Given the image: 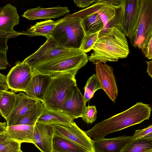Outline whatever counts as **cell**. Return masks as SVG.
<instances>
[{"label":"cell","mask_w":152,"mask_h":152,"mask_svg":"<svg viewBox=\"0 0 152 152\" xmlns=\"http://www.w3.org/2000/svg\"><path fill=\"white\" fill-rule=\"evenodd\" d=\"M145 57L149 59L152 58V38L142 51Z\"/></svg>","instance_id":"34"},{"label":"cell","mask_w":152,"mask_h":152,"mask_svg":"<svg viewBox=\"0 0 152 152\" xmlns=\"http://www.w3.org/2000/svg\"><path fill=\"white\" fill-rule=\"evenodd\" d=\"M45 109L44 105L39 101L34 108L17 121L13 125H25L34 126Z\"/></svg>","instance_id":"26"},{"label":"cell","mask_w":152,"mask_h":152,"mask_svg":"<svg viewBox=\"0 0 152 152\" xmlns=\"http://www.w3.org/2000/svg\"><path fill=\"white\" fill-rule=\"evenodd\" d=\"M5 132L0 133V144L9 140L8 139Z\"/></svg>","instance_id":"39"},{"label":"cell","mask_w":152,"mask_h":152,"mask_svg":"<svg viewBox=\"0 0 152 152\" xmlns=\"http://www.w3.org/2000/svg\"><path fill=\"white\" fill-rule=\"evenodd\" d=\"M132 136L123 135L110 139L92 140L95 152H121L132 140Z\"/></svg>","instance_id":"17"},{"label":"cell","mask_w":152,"mask_h":152,"mask_svg":"<svg viewBox=\"0 0 152 152\" xmlns=\"http://www.w3.org/2000/svg\"><path fill=\"white\" fill-rule=\"evenodd\" d=\"M6 127L7 124L6 122H0V133L5 132Z\"/></svg>","instance_id":"40"},{"label":"cell","mask_w":152,"mask_h":152,"mask_svg":"<svg viewBox=\"0 0 152 152\" xmlns=\"http://www.w3.org/2000/svg\"><path fill=\"white\" fill-rule=\"evenodd\" d=\"M8 66L7 52L0 51V70L5 69Z\"/></svg>","instance_id":"33"},{"label":"cell","mask_w":152,"mask_h":152,"mask_svg":"<svg viewBox=\"0 0 152 152\" xmlns=\"http://www.w3.org/2000/svg\"><path fill=\"white\" fill-rule=\"evenodd\" d=\"M20 35H22V32H7L0 31V51L7 52L8 49L7 42L8 39Z\"/></svg>","instance_id":"30"},{"label":"cell","mask_w":152,"mask_h":152,"mask_svg":"<svg viewBox=\"0 0 152 152\" xmlns=\"http://www.w3.org/2000/svg\"><path fill=\"white\" fill-rule=\"evenodd\" d=\"M151 110L149 104L137 102L127 110L97 123L85 132L93 140L102 139L109 134L149 119Z\"/></svg>","instance_id":"2"},{"label":"cell","mask_w":152,"mask_h":152,"mask_svg":"<svg viewBox=\"0 0 152 152\" xmlns=\"http://www.w3.org/2000/svg\"><path fill=\"white\" fill-rule=\"evenodd\" d=\"M140 0H122L118 20L119 27L129 38L137 25L140 11Z\"/></svg>","instance_id":"8"},{"label":"cell","mask_w":152,"mask_h":152,"mask_svg":"<svg viewBox=\"0 0 152 152\" xmlns=\"http://www.w3.org/2000/svg\"><path fill=\"white\" fill-rule=\"evenodd\" d=\"M83 97L86 104L93 97L94 93L99 89H102L96 74H94L87 81L84 88Z\"/></svg>","instance_id":"27"},{"label":"cell","mask_w":152,"mask_h":152,"mask_svg":"<svg viewBox=\"0 0 152 152\" xmlns=\"http://www.w3.org/2000/svg\"><path fill=\"white\" fill-rule=\"evenodd\" d=\"M152 152V150H151L149 151H148L147 152Z\"/></svg>","instance_id":"43"},{"label":"cell","mask_w":152,"mask_h":152,"mask_svg":"<svg viewBox=\"0 0 152 152\" xmlns=\"http://www.w3.org/2000/svg\"><path fill=\"white\" fill-rule=\"evenodd\" d=\"M76 73H67L52 76L41 102L45 108L60 111L63 104L70 91L76 84Z\"/></svg>","instance_id":"5"},{"label":"cell","mask_w":152,"mask_h":152,"mask_svg":"<svg viewBox=\"0 0 152 152\" xmlns=\"http://www.w3.org/2000/svg\"><path fill=\"white\" fill-rule=\"evenodd\" d=\"M100 31L93 33H85L80 50L85 53L92 50L99 39Z\"/></svg>","instance_id":"28"},{"label":"cell","mask_w":152,"mask_h":152,"mask_svg":"<svg viewBox=\"0 0 152 152\" xmlns=\"http://www.w3.org/2000/svg\"><path fill=\"white\" fill-rule=\"evenodd\" d=\"M86 106L83 96L76 84L73 87L66 97L60 111L74 120L81 118Z\"/></svg>","instance_id":"12"},{"label":"cell","mask_w":152,"mask_h":152,"mask_svg":"<svg viewBox=\"0 0 152 152\" xmlns=\"http://www.w3.org/2000/svg\"><path fill=\"white\" fill-rule=\"evenodd\" d=\"M146 62L147 64V72L152 78V61H146Z\"/></svg>","instance_id":"37"},{"label":"cell","mask_w":152,"mask_h":152,"mask_svg":"<svg viewBox=\"0 0 152 152\" xmlns=\"http://www.w3.org/2000/svg\"><path fill=\"white\" fill-rule=\"evenodd\" d=\"M85 34L81 19L66 15L53 30L50 37L58 47L80 50Z\"/></svg>","instance_id":"3"},{"label":"cell","mask_w":152,"mask_h":152,"mask_svg":"<svg viewBox=\"0 0 152 152\" xmlns=\"http://www.w3.org/2000/svg\"><path fill=\"white\" fill-rule=\"evenodd\" d=\"M88 61L86 53L68 54L31 68L33 74H41L51 76L67 73L77 74Z\"/></svg>","instance_id":"4"},{"label":"cell","mask_w":152,"mask_h":152,"mask_svg":"<svg viewBox=\"0 0 152 152\" xmlns=\"http://www.w3.org/2000/svg\"><path fill=\"white\" fill-rule=\"evenodd\" d=\"M137 25L129 38L132 46L142 51L152 38V0H140Z\"/></svg>","instance_id":"6"},{"label":"cell","mask_w":152,"mask_h":152,"mask_svg":"<svg viewBox=\"0 0 152 152\" xmlns=\"http://www.w3.org/2000/svg\"><path fill=\"white\" fill-rule=\"evenodd\" d=\"M52 76L41 74H33L25 92L29 97L41 102L50 85Z\"/></svg>","instance_id":"16"},{"label":"cell","mask_w":152,"mask_h":152,"mask_svg":"<svg viewBox=\"0 0 152 152\" xmlns=\"http://www.w3.org/2000/svg\"><path fill=\"white\" fill-rule=\"evenodd\" d=\"M16 94L7 91H0V113L6 121L14 107Z\"/></svg>","instance_id":"24"},{"label":"cell","mask_w":152,"mask_h":152,"mask_svg":"<svg viewBox=\"0 0 152 152\" xmlns=\"http://www.w3.org/2000/svg\"><path fill=\"white\" fill-rule=\"evenodd\" d=\"M97 113L96 107L95 106H86L81 118L84 121L89 124L94 122L97 118Z\"/></svg>","instance_id":"29"},{"label":"cell","mask_w":152,"mask_h":152,"mask_svg":"<svg viewBox=\"0 0 152 152\" xmlns=\"http://www.w3.org/2000/svg\"><path fill=\"white\" fill-rule=\"evenodd\" d=\"M34 129L33 126L17 125L7 126L5 132L9 140L34 144Z\"/></svg>","instance_id":"20"},{"label":"cell","mask_w":152,"mask_h":152,"mask_svg":"<svg viewBox=\"0 0 152 152\" xmlns=\"http://www.w3.org/2000/svg\"><path fill=\"white\" fill-rule=\"evenodd\" d=\"M55 129L53 125L37 122L34 126V144L41 152H53Z\"/></svg>","instance_id":"15"},{"label":"cell","mask_w":152,"mask_h":152,"mask_svg":"<svg viewBox=\"0 0 152 152\" xmlns=\"http://www.w3.org/2000/svg\"><path fill=\"white\" fill-rule=\"evenodd\" d=\"M83 52L80 50H70L56 46L51 37L32 55L22 62L31 68L68 54Z\"/></svg>","instance_id":"7"},{"label":"cell","mask_w":152,"mask_h":152,"mask_svg":"<svg viewBox=\"0 0 152 152\" xmlns=\"http://www.w3.org/2000/svg\"><path fill=\"white\" fill-rule=\"evenodd\" d=\"M73 120L61 111L50 110L45 108L37 122L45 125L68 124Z\"/></svg>","instance_id":"21"},{"label":"cell","mask_w":152,"mask_h":152,"mask_svg":"<svg viewBox=\"0 0 152 152\" xmlns=\"http://www.w3.org/2000/svg\"><path fill=\"white\" fill-rule=\"evenodd\" d=\"M132 136L133 140H136L146 137H152V125L141 130H136Z\"/></svg>","instance_id":"32"},{"label":"cell","mask_w":152,"mask_h":152,"mask_svg":"<svg viewBox=\"0 0 152 152\" xmlns=\"http://www.w3.org/2000/svg\"><path fill=\"white\" fill-rule=\"evenodd\" d=\"M20 144L15 141L8 140L0 144V152H11L20 149Z\"/></svg>","instance_id":"31"},{"label":"cell","mask_w":152,"mask_h":152,"mask_svg":"<svg viewBox=\"0 0 152 152\" xmlns=\"http://www.w3.org/2000/svg\"><path fill=\"white\" fill-rule=\"evenodd\" d=\"M96 65V75L102 89L110 99L115 102L118 90L113 68L106 63L100 62Z\"/></svg>","instance_id":"11"},{"label":"cell","mask_w":152,"mask_h":152,"mask_svg":"<svg viewBox=\"0 0 152 152\" xmlns=\"http://www.w3.org/2000/svg\"><path fill=\"white\" fill-rule=\"evenodd\" d=\"M152 150V137H146L133 140L121 152H146Z\"/></svg>","instance_id":"25"},{"label":"cell","mask_w":152,"mask_h":152,"mask_svg":"<svg viewBox=\"0 0 152 152\" xmlns=\"http://www.w3.org/2000/svg\"><path fill=\"white\" fill-rule=\"evenodd\" d=\"M60 20H50L37 22L26 31L22 32V34L31 37L42 36L47 38L50 37L53 30Z\"/></svg>","instance_id":"23"},{"label":"cell","mask_w":152,"mask_h":152,"mask_svg":"<svg viewBox=\"0 0 152 152\" xmlns=\"http://www.w3.org/2000/svg\"><path fill=\"white\" fill-rule=\"evenodd\" d=\"M33 76L31 68L22 61H17L6 76L8 88L15 92H25Z\"/></svg>","instance_id":"9"},{"label":"cell","mask_w":152,"mask_h":152,"mask_svg":"<svg viewBox=\"0 0 152 152\" xmlns=\"http://www.w3.org/2000/svg\"><path fill=\"white\" fill-rule=\"evenodd\" d=\"M39 101L21 92L16 94L14 107L7 121V126H13L22 117L34 108Z\"/></svg>","instance_id":"14"},{"label":"cell","mask_w":152,"mask_h":152,"mask_svg":"<svg viewBox=\"0 0 152 152\" xmlns=\"http://www.w3.org/2000/svg\"><path fill=\"white\" fill-rule=\"evenodd\" d=\"M20 17L16 7L10 3L0 7V31L15 32L14 27L19 24Z\"/></svg>","instance_id":"19"},{"label":"cell","mask_w":152,"mask_h":152,"mask_svg":"<svg viewBox=\"0 0 152 152\" xmlns=\"http://www.w3.org/2000/svg\"><path fill=\"white\" fill-rule=\"evenodd\" d=\"M54 134L67 139L88 150L95 152L92 140L74 121L68 124H53Z\"/></svg>","instance_id":"10"},{"label":"cell","mask_w":152,"mask_h":152,"mask_svg":"<svg viewBox=\"0 0 152 152\" xmlns=\"http://www.w3.org/2000/svg\"><path fill=\"white\" fill-rule=\"evenodd\" d=\"M67 15L80 18L85 33H93L104 28L101 18L92 5L84 10Z\"/></svg>","instance_id":"13"},{"label":"cell","mask_w":152,"mask_h":152,"mask_svg":"<svg viewBox=\"0 0 152 152\" xmlns=\"http://www.w3.org/2000/svg\"><path fill=\"white\" fill-rule=\"evenodd\" d=\"M9 89L6 83L0 80V91H7Z\"/></svg>","instance_id":"38"},{"label":"cell","mask_w":152,"mask_h":152,"mask_svg":"<svg viewBox=\"0 0 152 152\" xmlns=\"http://www.w3.org/2000/svg\"><path fill=\"white\" fill-rule=\"evenodd\" d=\"M107 3L117 9H120L122 5V0H100Z\"/></svg>","instance_id":"35"},{"label":"cell","mask_w":152,"mask_h":152,"mask_svg":"<svg viewBox=\"0 0 152 152\" xmlns=\"http://www.w3.org/2000/svg\"><path fill=\"white\" fill-rule=\"evenodd\" d=\"M70 11L67 7H57L48 8H43L40 6L28 10L21 16L29 20L37 19L50 20L62 16Z\"/></svg>","instance_id":"18"},{"label":"cell","mask_w":152,"mask_h":152,"mask_svg":"<svg viewBox=\"0 0 152 152\" xmlns=\"http://www.w3.org/2000/svg\"><path fill=\"white\" fill-rule=\"evenodd\" d=\"M92 50L88 60L95 64L117 61L127 57L130 52L126 36L118 26L101 30L99 39Z\"/></svg>","instance_id":"1"},{"label":"cell","mask_w":152,"mask_h":152,"mask_svg":"<svg viewBox=\"0 0 152 152\" xmlns=\"http://www.w3.org/2000/svg\"><path fill=\"white\" fill-rule=\"evenodd\" d=\"M75 3L77 6L82 8L87 7L94 2V0H74Z\"/></svg>","instance_id":"36"},{"label":"cell","mask_w":152,"mask_h":152,"mask_svg":"<svg viewBox=\"0 0 152 152\" xmlns=\"http://www.w3.org/2000/svg\"><path fill=\"white\" fill-rule=\"evenodd\" d=\"M6 76L0 73V80L6 83Z\"/></svg>","instance_id":"41"},{"label":"cell","mask_w":152,"mask_h":152,"mask_svg":"<svg viewBox=\"0 0 152 152\" xmlns=\"http://www.w3.org/2000/svg\"><path fill=\"white\" fill-rule=\"evenodd\" d=\"M53 152H90L74 142L54 134L53 141Z\"/></svg>","instance_id":"22"},{"label":"cell","mask_w":152,"mask_h":152,"mask_svg":"<svg viewBox=\"0 0 152 152\" xmlns=\"http://www.w3.org/2000/svg\"><path fill=\"white\" fill-rule=\"evenodd\" d=\"M19 152H23L22 151H21L20 149L19 150Z\"/></svg>","instance_id":"44"},{"label":"cell","mask_w":152,"mask_h":152,"mask_svg":"<svg viewBox=\"0 0 152 152\" xmlns=\"http://www.w3.org/2000/svg\"><path fill=\"white\" fill-rule=\"evenodd\" d=\"M19 150H15V151H12L11 152H19Z\"/></svg>","instance_id":"42"}]
</instances>
